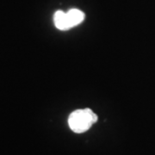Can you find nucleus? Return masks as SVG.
Returning <instances> with one entry per match:
<instances>
[{
    "mask_svg": "<svg viewBox=\"0 0 155 155\" xmlns=\"http://www.w3.org/2000/svg\"><path fill=\"white\" fill-rule=\"evenodd\" d=\"M97 121V116L90 109L78 110L69 116L68 124L74 133L81 134L87 131Z\"/></svg>",
    "mask_w": 155,
    "mask_h": 155,
    "instance_id": "nucleus-1",
    "label": "nucleus"
},
{
    "mask_svg": "<svg viewBox=\"0 0 155 155\" xmlns=\"http://www.w3.org/2000/svg\"><path fill=\"white\" fill-rule=\"evenodd\" d=\"M67 17L70 28L79 24L84 19V14L77 9H72L67 12Z\"/></svg>",
    "mask_w": 155,
    "mask_h": 155,
    "instance_id": "nucleus-2",
    "label": "nucleus"
},
{
    "mask_svg": "<svg viewBox=\"0 0 155 155\" xmlns=\"http://www.w3.org/2000/svg\"><path fill=\"white\" fill-rule=\"evenodd\" d=\"M54 22L57 28L61 30H67L70 28V26L68 24L67 21V13L61 11H58L55 12L54 16Z\"/></svg>",
    "mask_w": 155,
    "mask_h": 155,
    "instance_id": "nucleus-3",
    "label": "nucleus"
}]
</instances>
